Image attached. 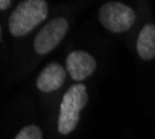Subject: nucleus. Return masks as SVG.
I'll return each instance as SVG.
<instances>
[{
  "label": "nucleus",
  "instance_id": "1",
  "mask_svg": "<svg viewBox=\"0 0 155 139\" xmlns=\"http://www.w3.org/2000/svg\"><path fill=\"white\" fill-rule=\"evenodd\" d=\"M45 0H24L18 4L8 18V29L13 36H25L48 17Z\"/></svg>",
  "mask_w": 155,
  "mask_h": 139
},
{
  "label": "nucleus",
  "instance_id": "2",
  "mask_svg": "<svg viewBox=\"0 0 155 139\" xmlns=\"http://www.w3.org/2000/svg\"><path fill=\"white\" fill-rule=\"evenodd\" d=\"M87 102H88V95H87V88L83 84L73 85L64 93L60 103L58 122V131L61 135H69L70 132L76 129L80 121L81 110L87 106Z\"/></svg>",
  "mask_w": 155,
  "mask_h": 139
},
{
  "label": "nucleus",
  "instance_id": "3",
  "mask_svg": "<svg viewBox=\"0 0 155 139\" xmlns=\"http://www.w3.org/2000/svg\"><path fill=\"white\" fill-rule=\"evenodd\" d=\"M98 17L105 28L116 33L129 31L136 21L134 10L120 2H109L102 4Z\"/></svg>",
  "mask_w": 155,
  "mask_h": 139
},
{
  "label": "nucleus",
  "instance_id": "4",
  "mask_svg": "<svg viewBox=\"0 0 155 139\" xmlns=\"http://www.w3.org/2000/svg\"><path fill=\"white\" fill-rule=\"evenodd\" d=\"M69 31V22L63 17L49 21L34 39V49L38 54H48L63 40Z\"/></svg>",
  "mask_w": 155,
  "mask_h": 139
},
{
  "label": "nucleus",
  "instance_id": "5",
  "mask_svg": "<svg viewBox=\"0 0 155 139\" xmlns=\"http://www.w3.org/2000/svg\"><path fill=\"white\" fill-rule=\"evenodd\" d=\"M97 61L87 52L76 50L69 54L66 60V68L74 81H83L95 71Z\"/></svg>",
  "mask_w": 155,
  "mask_h": 139
},
{
  "label": "nucleus",
  "instance_id": "6",
  "mask_svg": "<svg viewBox=\"0 0 155 139\" xmlns=\"http://www.w3.org/2000/svg\"><path fill=\"white\" fill-rule=\"evenodd\" d=\"M66 79V71L58 63H52L46 65L36 79V86L41 92L49 93L59 89Z\"/></svg>",
  "mask_w": 155,
  "mask_h": 139
},
{
  "label": "nucleus",
  "instance_id": "7",
  "mask_svg": "<svg viewBox=\"0 0 155 139\" xmlns=\"http://www.w3.org/2000/svg\"><path fill=\"white\" fill-rule=\"evenodd\" d=\"M137 53L143 60L155 57V25L147 24L141 29L137 39Z\"/></svg>",
  "mask_w": 155,
  "mask_h": 139
},
{
  "label": "nucleus",
  "instance_id": "8",
  "mask_svg": "<svg viewBox=\"0 0 155 139\" xmlns=\"http://www.w3.org/2000/svg\"><path fill=\"white\" fill-rule=\"evenodd\" d=\"M14 139H43V136L38 125H27L14 136Z\"/></svg>",
  "mask_w": 155,
  "mask_h": 139
},
{
  "label": "nucleus",
  "instance_id": "9",
  "mask_svg": "<svg viewBox=\"0 0 155 139\" xmlns=\"http://www.w3.org/2000/svg\"><path fill=\"white\" fill-rule=\"evenodd\" d=\"M10 3H11V0H0V8L6 10V8H8Z\"/></svg>",
  "mask_w": 155,
  "mask_h": 139
}]
</instances>
